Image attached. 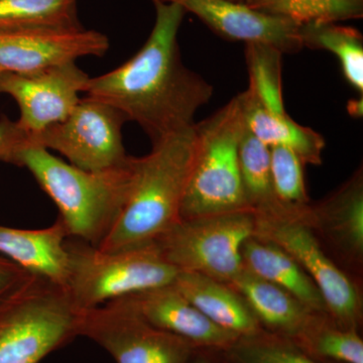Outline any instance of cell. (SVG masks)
<instances>
[{"label": "cell", "mask_w": 363, "mask_h": 363, "mask_svg": "<svg viewBox=\"0 0 363 363\" xmlns=\"http://www.w3.org/2000/svg\"><path fill=\"white\" fill-rule=\"evenodd\" d=\"M283 52L276 48L257 43L247 44L245 59L250 87L267 111L286 114L281 94V60Z\"/></svg>", "instance_id": "cell-27"}, {"label": "cell", "mask_w": 363, "mask_h": 363, "mask_svg": "<svg viewBox=\"0 0 363 363\" xmlns=\"http://www.w3.org/2000/svg\"><path fill=\"white\" fill-rule=\"evenodd\" d=\"M243 266L283 289L313 312L328 314L319 289L307 272L279 245L252 235L241 247Z\"/></svg>", "instance_id": "cell-19"}, {"label": "cell", "mask_w": 363, "mask_h": 363, "mask_svg": "<svg viewBox=\"0 0 363 363\" xmlns=\"http://www.w3.org/2000/svg\"><path fill=\"white\" fill-rule=\"evenodd\" d=\"M303 48L325 50L337 56L344 77L363 92V38L352 26L338 23H307L298 28Z\"/></svg>", "instance_id": "cell-22"}, {"label": "cell", "mask_w": 363, "mask_h": 363, "mask_svg": "<svg viewBox=\"0 0 363 363\" xmlns=\"http://www.w3.org/2000/svg\"><path fill=\"white\" fill-rule=\"evenodd\" d=\"M125 121L111 105L85 97L64 121L32 135L30 147L58 152L85 171H104L121 166L130 157L121 133Z\"/></svg>", "instance_id": "cell-10"}, {"label": "cell", "mask_w": 363, "mask_h": 363, "mask_svg": "<svg viewBox=\"0 0 363 363\" xmlns=\"http://www.w3.org/2000/svg\"><path fill=\"white\" fill-rule=\"evenodd\" d=\"M350 112L352 116L357 114V116H362V100H357V102L352 101L350 104Z\"/></svg>", "instance_id": "cell-32"}, {"label": "cell", "mask_w": 363, "mask_h": 363, "mask_svg": "<svg viewBox=\"0 0 363 363\" xmlns=\"http://www.w3.org/2000/svg\"><path fill=\"white\" fill-rule=\"evenodd\" d=\"M306 223L343 271L359 276L363 266L362 169L333 194L310 204Z\"/></svg>", "instance_id": "cell-13"}, {"label": "cell", "mask_w": 363, "mask_h": 363, "mask_svg": "<svg viewBox=\"0 0 363 363\" xmlns=\"http://www.w3.org/2000/svg\"><path fill=\"white\" fill-rule=\"evenodd\" d=\"M79 26L77 0H0V33Z\"/></svg>", "instance_id": "cell-23"}, {"label": "cell", "mask_w": 363, "mask_h": 363, "mask_svg": "<svg viewBox=\"0 0 363 363\" xmlns=\"http://www.w3.org/2000/svg\"><path fill=\"white\" fill-rule=\"evenodd\" d=\"M89 76L76 62L26 74L0 75V94L13 98L20 107L18 123L30 135L64 121L80 101Z\"/></svg>", "instance_id": "cell-11"}, {"label": "cell", "mask_w": 363, "mask_h": 363, "mask_svg": "<svg viewBox=\"0 0 363 363\" xmlns=\"http://www.w3.org/2000/svg\"><path fill=\"white\" fill-rule=\"evenodd\" d=\"M174 285L217 326L238 336L262 330L247 302L227 284L198 272H179Z\"/></svg>", "instance_id": "cell-18"}, {"label": "cell", "mask_w": 363, "mask_h": 363, "mask_svg": "<svg viewBox=\"0 0 363 363\" xmlns=\"http://www.w3.org/2000/svg\"><path fill=\"white\" fill-rule=\"evenodd\" d=\"M241 180L248 206L253 212H267L278 207L272 188L271 147L245 126L238 149Z\"/></svg>", "instance_id": "cell-24"}, {"label": "cell", "mask_w": 363, "mask_h": 363, "mask_svg": "<svg viewBox=\"0 0 363 363\" xmlns=\"http://www.w3.org/2000/svg\"><path fill=\"white\" fill-rule=\"evenodd\" d=\"M247 130L267 147L292 150L304 164L319 166L325 140L321 135L294 121L288 114H276L260 104L252 90L238 95Z\"/></svg>", "instance_id": "cell-20"}, {"label": "cell", "mask_w": 363, "mask_h": 363, "mask_svg": "<svg viewBox=\"0 0 363 363\" xmlns=\"http://www.w3.org/2000/svg\"><path fill=\"white\" fill-rule=\"evenodd\" d=\"M292 341L318 359L333 363H363V340L359 331L344 328L325 313H314Z\"/></svg>", "instance_id": "cell-21"}, {"label": "cell", "mask_w": 363, "mask_h": 363, "mask_svg": "<svg viewBox=\"0 0 363 363\" xmlns=\"http://www.w3.org/2000/svg\"><path fill=\"white\" fill-rule=\"evenodd\" d=\"M145 321L192 343L198 350L222 351L240 336L217 326L173 284L130 296Z\"/></svg>", "instance_id": "cell-15"}, {"label": "cell", "mask_w": 363, "mask_h": 363, "mask_svg": "<svg viewBox=\"0 0 363 363\" xmlns=\"http://www.w3.org/2000/svg\"><path fill=\"white\" fill-rule=\"evenodd\" d=\"M79 310L64 286L26 272L0 293V363H40L78 334Z\"/></svg>", "instance_id": "cell-4"}, {"label": "cell", "mask_w": 363, "mask_h": 363, "mask_svg": "<svg viewBox=\"0 0 363 363\" xmlns=\"http://www.w3.org/2000/svg\"><path fill=\"white\" fill-rule=\"evenodd\" d=\"M196 147L194 125L154 143L147 156L135 157L123 211L97 248L116 252L154 242L181 220Z\"/></svg>", "instance_id": "cell-2"}, {"label": "cell", "mask_w": 363, "mask_h": 363, "mask_svg": "<svg viewBox=\"0 0 363 363\" xmlns=\"http://www.w3.org/2000/svg\"><path fill=\"white\" fill-rule=\"evenodd\" d=\"M26 274L21 267L0 255V293L13 286Z\"/></svg>", "instance_id": "cell-30"}, {"label": "cell", "mask_w": 363, "mask_h": 363, "mask_svg": "<svg viewBox=\"0 0 363 363\" xmlns=\"http://www.w3.org/2000/svg\"><path fill=\"white\" fill-rule=\"evenodd\" d=\"M68 238V231L59 218L52 225L35 230L0 225V255L28 274L67 289Z\"/></svg>", "instance_id": "cell-16"}, {"label": "cell", "mask_w": 363, "mask_h": 363, "mask_svg": "<svg viewBox=\"0 0 363 363\" xmlns=\"http://www.w3.org/2000/svg\"><path fill=\"white\" fill-rule=\"evenodd\" d=\"M228 285L247 302L262 329L290 340L297 337L316 313L245 266Z\"/></svg>", "instance_id": "cell-17"}, {"label": "cell", "mask_w": 363, "mask_h": 363, "mask_svg": "<svg viewBox=\"0 0 363 363\" xmlns=\"http://www.w3.org/2000/svg\"><path fill=\"white\" fill-rule=\"evenodd\" d=\"M245 119L233 98L213 116L195 123L196 156L181 218L252 210L241 180L238 149Z\"/></svg>", "instance_id": "cell-5"}, {"label": "cell", "mask_w": 363, "mask_h": 363, "mask_svg": "<svg viewBox=\"0 0 363 363\" xmlns=\"http://www.w3.org/2000/svg\"><path fill=\"white\" fill-rule=\"evenodd\" d=\"M152 1L179 4L186 13H194L208 28L226 40L269 45L283 54H293L303 49L298 23L281 16L260 13L245 4L228 0Z\"/></svg>", "instance_id": "cell-14"}, {"label": "cell", "mask_w": 363, "mask_h": 363, "mask_svg": "<svg viewBox=\"0 0 363 363\" xmlns=\"http://www.w3.org/2000/svg\"><path fill=\"white\" fill-rule=\"evenodd\" d=\"M213 353L217 363H333L318 359L290 339L264 329L240 336L226 350Z\"/></svg>", "instance_id": "cell-25"}, {"label": "cell", "mask_w": 363, "mask_h": 363, "mask_svg": "<svg viewBox=\"0 0 363 363\" xmlns=\"http://www.w3.org/2000/svg\"><path fill=\"white\" fill-rule=\"evenodd\" d=\"M191 363H217L213 351L198 350Z\"/></svg>", "instance_id": "cell-31"}, {"label": "cell", "mask_w": 363, "mask_h": 363, "mask_svg": "<svg viewBox=\"0 0 363 363\" xmlns=\"http://www.w3.org/2000/svg\"><path fill=\"white\" fill-rule=\"evenodd\" d=\"M78 334L96 343L116 363H191L198 350L145 321L130 296L79 310Z\"/></svg>", "instance_id": "cell-9"}, {"label": "cell", "mask_w": 363, "mask_h": 363, "mask_svg": "<svg viewBox=\"0 0 363 363\" xmlns=\"http://www.w3.org/2000/svg\"><path fill=\"white\" fill-rule=\"evenodd\" d=\"M135 157L121 166L91 172L62 161L40 147H28L18 157L58 208L69 238L97 247L106 238L128 199Z\"/></svg>", "instance_id": "cell-3"}, {"label": "cell", "mask_w": 363, "mask_h": 363, "mask_svg": "<svg viewBox=\"0 0 363 363\" xmlns=\"http://www.w3.org/2000/svg\"><path fill=\"white\" fill-rule=\"evenodd\" d=\"M302 161L292 150L271 147L272 188L277 200L286 207L304 208L310 203Z\"/></svg>", "instance_id": "cell-28"}, {"label": "cell", "mask_w": 363, "mask_h": 363, "mask_svg": "<svg viewBox=\"0 0 363 363\" xmlns=\"http://www.w3.org/2000/svg\"><path fill=\"white\" fill-rule=\"evenodd\" d=\"M255 11L298 23H340L363 16V0H247Z\"/></svg>", "instance_id": "cell-26"}, {"label": "cell", "mask_w": 363, "mask_h": 363, "mask_svg": "<svg viewBox=\"0 0 363 363\" xmlns=\"http://www.w3.org/2000/svg\"><path fill=\"white\" fill-rule=\"evenodd\" d=\"M252 210L181 219L154 241L179 272H198L228 285L243 269L241 247L255 234Z\"/></svg>", "instance_id": "cell-7"}, {"label": "cell", "mask_w": 363, "mask_h": 363, "mask_svg": "<svg viewBox=\"0 0 363 363\" xmlns=\"http://www.w3.org/2000/svg\"><path fill=\"white\" fill-rule=\"evenodd\" d=\"M32 135L23 130L18 121L6 116L0 118V161L18 166L21 152L30 147Z\"/></svg>", "instance_id": "cell-29"}, {"label": "cell", "mask_w": 363, "mask_h": 363, "mask_svg": "<svg viewBox=\"0 0 363 363\" xmlns=\"http://www.w3.org/2000/svg\"><path fill=\"white\" fill-rule=\"evenodd\" d=\"M152 4L156 21L142 49L118 68L89 78L84 93L135 121L154 145L193 128L196 112L211 99L213 87L182 61L178 33L185 9Z\"/></svg>", "instance_id": "cell-1"}, {"label": "cell", "mask_w": 363, "mask_h": 363, "mask_svg": "<svg viewBox=\"0 0 363 363\" xmlns=\"http://www.w3.org/2000/svg\"><path fill=\"white\" fill-rule=\"evenodd\" d=\"M66 247L69 255L67 290L78 310L169 285L179 272L164 259L155 242L104 252L68 238Z\"/></svg>", "instance_id": "cell-6"}, {"label": "cell", "mask_w": 363, "mask_h": 363, "mask_svg": "<svg viewBox=\"0 0 363 363\" xmlns=\"http://www.w3.org/2000/svg\"><path fill=\"white\" fill-rule=\"evenodd\" d=\"M228 1L235 2V4H245L247 0H228Z\"/></svg>", "instance_id": "cell-33"}, {"label": "cell", "mask_w": 363, "mask_h": 363, "mask_svg": "<svg viewBox=\"0 0 363 363\" xmlns=\"http://www.w3.org/2000/svg\"><path fill=\"white\" fill-rule=\"evenodd\" d=\"M109 45L104 33L83 26L0 33V75L32 73L83 57H102Z\"/></svg>", "instance_id": "cell-12"}, {"label": "cell", "mask_w": 363, "mask_h": 363, "mask_svg": "<svg viewBox=\"0 0 363 363\" xmlns=\"http://www.w3.org/2000/svg\"><path fill=\"white\" fill-rule=\"evenodd\" d=\"M307 213L255 212L253 235L271 241L288 252L319 289L329 316L344 328L359 331L363 308L357 281L324 250L311 227L306 223Z\"/></svg>", "instance_id": "cell-8"}]
</instances>
